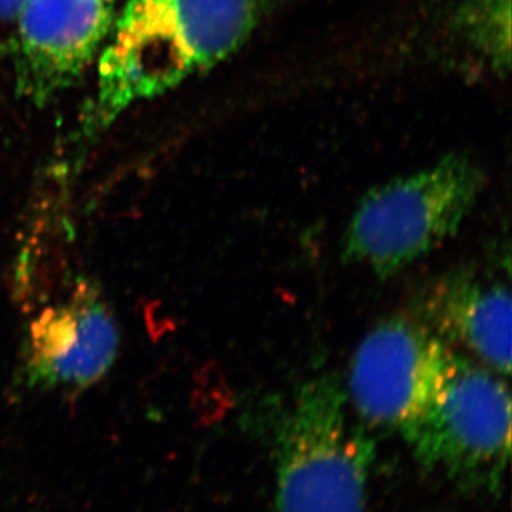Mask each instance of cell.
<instances>
[{"instance_id":"6da1fadb","label":"cell","mask_w":512,"mask_h":512,"mask_svg":"<svg viewBox=\"0 0 512 512\" xmlns=\"http://www.w3.org/2000/svg\"><path fill=\"white\" fill-rule=\"evenodd\" d=\"M262 0H128L97 70L87 131L217 66L247 42Z\"/></svg>"},{"instance_id":"7a4b0ae2","label":"cell","mask_w":512,"mask_h":512,"mask_svg":"<svg viewBox=\"0 0 512 512\" xmlns=\"http://www.w3.org/2000/svg\"><path fill=\"white\" fill-rule=\"evenodd\" d=\"M375 458L339 379H309L275 431L276 512H365Z\"/></svg>"},{"instance_id":"3957f363","label":"cell","mask_w":512,"mask_h":512,"mask_svg":"<svg viewBox=\"0 0 512 512\" xmlns=\"http://www.w3.org/2000/svg\"><path fill=\"white\" fill-rule=\"evenodd\" d=\"M484 185V171L466 153L377 185L353 211L343 261L382 279L399 274L457 234Z\"/></svg>"},{"instance_id":"277c9868","label":"cell","mask_w":512,"mask_h":512,"mask_svg":"<svg viewBox=\"0 0 512 512\" xmlns=\"http://www.w3.org/2000/svg\"><path fill=\"white\" fill-rule=\"evenodd\" d=\"M400 434L427 470L461 487L497 490L511 451L507 383L451 349L429 403Z\"/></svg>"},{"instance_id":"5b68a950","label":"cell","mask_w":512,"mask_h":512,"mask_svg":"<svg viewBox=\"0 0 512 512\" xmlns=\"http://www.w3.org/2000/svg\"><path fill=\"white\" fill-rule=\"evenodd\" d=\"M450 353L414 315L377 323L350 363L346 396L353 413L369 426L400 433L429 403Z\"/></svg>"},{"instance_id":"8992f818","label":"cell","mask_w":512,"mask_h":512,"mask_svg":"<svg viewBox=\"0 0 512 512\" xmlns=\"http://www.w3.org/2000/svg\"><path fill=\"white\" fill-rule=\"evenodd\" d=\"M119 346V328L99 286L79 279L30 323L26 380L32 387L80 392L109 373Z\"/></svg>"},{"instance_id":"52a82bcc","label":"cell","mask_w":512,"mask_h":512,"mask_svg":"<svg viewBox=\"0 0 512 512\" xmlns=\"http://www.w3.org/2000/svg\"><path fill=\"white\" fill-rule=\"evenodd\" d=\"M116 0H37L16 25V82L23 96L46 103L70 86L110 32Z\"/></svg>"},{"instance_id":"ba28073f","label":"cell","mask_w":512,"mask_h":512,"mask_svg":"<svg viewBox=\"0 0 512 512\" xmlns=\"http://www.w3.org/2000/svg\"><path fill=\"white\" fill-rule=\"evenodd\" d=\"M414 316L444 343H456L498 375L511 373V291L497 276L460 269L419 298ZM450 346V345H448Z\"/></svg>"},{"instance_id":"9c48e42d","label":"cell","mask_w":512,"mask_h":512,"mask_svg":"<svg viewBox=\"0 0 512 512\" xmlns=\"http://www.w3.org/2000/svg\"><path fill=\"white\" fill-rule=\"evenodd\" d=\"M511 0H458L457 35L495 72L510 67Z\"/></svg>"},{"instance_id":"30bf717a","label":"cell","mask_w":512,"mask_h":512,"mask_svg":"<svg viewBox=\"0 0 512 512\" xmlns=\"http://www.w3.org/2000/svg\"><path fill=\"white\" fill-rule=\"evenodd\" d=\"M28 0H0V23H16L25 12Z\"/></svg>"},{"instance_id":"8fae6325","label":"cell","mask_w":512,"mask_h":512,"mask_svg":"<svg viewBox=\"0 0 512 512\" xmlns=\"http://www.w3.org/2000/svg\"><path fill=\"white\" fill-rule=\"evenodd\" d=\"M35 2H37V0H28V6H26V9H28L29 6L32 5V3H35Z\"/></svg>"}]
</instances>
